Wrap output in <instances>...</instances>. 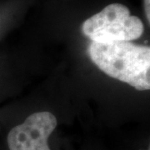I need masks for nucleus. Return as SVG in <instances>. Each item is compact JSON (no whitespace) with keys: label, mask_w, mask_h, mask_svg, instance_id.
I'll list each match as a JSON object with an SVG mask.
<instances>
[{"label":"nucleus","mask_w":150,"mask_h":150,"mask_svg":"<svg viewBox=\"0 0 150 150\" xmlns=\"http://www.w3.org/2000/svg\"><path fill=\"white\" fill-rule=\"evenodd\" d=\"M90 59L100 70L137 90L150 88V48L130 41L108 43L92 42Z\"/></svg>","instance_id":"1"},{"label":"nucleus","mask_w":150,"mask_h":150,"mask_svg":"<svg viewBox=\"0 0 150 150\" xmlns=\"http://www.w3.org/2000/svg\"><path fill=\"white\" fill-rule=\"evenodd\" d=\"M144 29L139 18L132 16L129 8L121 4L106 6L82 25L85 36L100 43L132 41L141 37Z\"/></svg>","instance_id":"2"},{"label":"nucleus","mask_w":150,"mask_h":150,"mask_svg":"<svg viewBox=\"0 0 150 150\" xmlns=\"http://www.w3.org/2000/svg\"><path fill=\"white\" fill-rule=\"evenodd\" d=\"M57 127V118L50 112H38L11 129L7 142L10 150H51L49 136Z\"/></svg>","instance_id":"3"},{"label":"nucleus","mask_w":150,"mask_h":150,"mask_svg":"<svg viewBox=\"0 0 150 150\" xmlns=\"http://www.w3.org/2000/svg\"><path fill=\"white\" fill-rule=\"evenodd\" d=\"M150 0H144V9L145 13H146V17L148 18V21L149 23L150 21Z\"/></svg>","instance_id":"4"}]
</instances>
